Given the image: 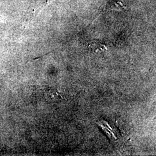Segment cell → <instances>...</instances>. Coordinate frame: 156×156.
I'll list each match as a JSON object with an SVG mask.
<instances>
[{"label":"cell","mask_w":156,"mask_h":156,"mask_svg":"<svg viewBox=\"0 0 156 156\" xmlns=\"http://www.w3.org/2000/svg\"><path fill=\"white\" fill-rule=\"evenodd\" d=\"M90 47L93 49V50H104L105 48V46L103 45H101L100 43L98 42H92V44L90 45Z\"/></svg>","instance_id":"cell-2"},{"label":"cell","mask_w":156,"mask_h":156,"mask_svg":"<svg viewBox=\"0 0 156 156\" xmlns=\"http://www.w3.org/2000/svg\"><path fill=\"white\" fill-rule=\"evenodd\" d=\"M48 97L50 98V100L52 101H57L61 100L62 98V96L58 93V91H50L48 94Z\"/></svg>","instance_id":"cell-1"}]
</instances>
